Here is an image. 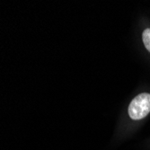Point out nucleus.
<instances>
[{
	"mask_svg": "<svg viewBox=\"0 0 150 150\" xmlns=\"http://www.w3.org/2000/svg\"><path fill=\"white\" fill-rule=\"evenodd\" d=\"M150 114V93L142 92L130 101L128 106V116L130 120L139 122Z\"/></svg>",
	"mask_w": 150,
	"mask_h": 150,
	"instance_id": "nucleus-1",
	"label": "nucleus"
},
{
	"mask_svg": "<svg viewBox=\"0 0 150 150\" xmlns=\"http://www.w3.org/2000/svg\"><path fill=\"white\" fill-rule=\"evenodd\" d=\"M142 43L146 49V50L150 54V27H146L141 33Z\"/></svg>",
	"mask_w": 150,
	"mask_h": 150,
	"instance_id": "nucleus-2",
	"label": "nucleus"
}]
</instances>
